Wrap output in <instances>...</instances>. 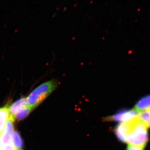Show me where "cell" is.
<instances>
[{
	"label": "cell",
	"instance_id": "cell-6",
	"mask_svg": "<svg viewBox=\"0 0 150 150\" xmlns=\"http://www.w3.org/2000/svg\"><path fill=\"white\" fill-rule=\"evenodd\" d=\"M134 109L138 112L150 109V94L141 98L134 105Z\"/></svg>",
	"mask_w": 150,
	"mask_h": 150
},
{
	"label": "cell",
	"instance_id": "cell-12",
	"mask_svg": "<svg viewBox=\"0 0 150 150\" xmlns=\"http://www.w3.org/2000/svg\"><path fill=\"white\" fill-rule=\"evenodd\" d=\"M1 137H0V144H1Z\"/></svg>",
	"mask_w": 150,
	"mask_h": 150
},
{
	"label": "cell",
	"instance_id": "cell-2",
	"mask_svg": "<svg viewBox=\"0 0 150 150\" xmlns=\"http://www.w3.org/2000/svg\"><path fill=\"white\" fill-rule=\"evenodd\" d=\"M58 85V81L53 79L38 86L26 98L28 107L32 110L37 107L57 88Z\"/></svg>",
	"mask_w": 150,
	"mask_h": 150
},
{
	"label": "cell",
	"instance_id": "cell-5",
	"mask_svg": "<svg viewBox=\"0 0 150 150\" xmlns=\"http://www.w3.org/2000/svg\"><path fill=\"white\" fill-rule=\"evenodd\" d=\"M15 119L9 116L1 137V144L3 146L11 143L12 134L13 131V123Z\"/></svg>",
	"mask_w": 150,
	"mask_h": 150
},
{
	"label": "cell",
	"instance_id": "cell-1",
	"mask_svg": "<svg viewBox=\"0 0 150 150\" xmlns=\"http://www.w3.org/2000/svg\"><path fill=\"white\" fill-rule=\"evenodd\" d=\"M122 124L126 144L135 146H147L149 140V128L138 116L130 121L123 122Z\"/></svg>",
	"mask_w": 150,
	"mask_h": 150
},
{
	"label": "cell",
	"instance_id": "cell-11",
	"mask_svg": "<svg viewBox=\"0 0 150 150\" xmlns=\"http://www.w3.org/2000/svg\"><path fill=\"white\" fill-rule=\"evenodd\" d=\"M0 146L2 150H15L14 148L11 143L5 146H3L1 144Z\"/></svg>",
	"mask_w": 150,
	"mask_h": 150
},
{
	"label": "cell",
	"instance_id": "cell-13",
	"mask_svg": "<svg viewBox=\"0 0 150 150\" xmlns=\"http://www.w3.org/2000/svg\"><path fill=\"white\" fill-rule=\"evenodd\" d=\"M149 110H150V109H149Z\"/></svg>",
	"mask_w": 150,
	"mask_h": 150
},
{
	"label": "cell",
	"instance_id": "cell-7",
	"mask_svg": "<svg viewBox=\"0 0 150 150\" xmlns=\"http://www.w3.org/2000/svg\"><path fill=\"white\" fill-rule=\"evenodd\" d=\"M9 116V105L0 108V137L1 136L4 129L6 122Z\"/></svg>",
	"mask_w": 150,
	"mask_h": 150
},
{
	"label": "cell",
	"instance_id": "cell-8",
	"mask_svg": "<svg viewBox=\"0 0 150 150\" xmlns=\"http://www.w3.org/2000/svg\"><path fill=\"white\" fill-rule=\"evenodd\" d=\"M11 143L15 150H21L23 147V142L17 132L13 131L11 139Z\"/></svg>",
	"mask_w": 150,
	"mask_h": 150
},
{
	"label": "cell",
	"instance_id": "cell-9",
	"mask_svg": "<svg viewBox=\"0 0 150 150\" xmlns=\"http://www.w3.org/2000/svg\"><path fill=\"white\" fill-rule=\"evenodd\" d=\"M138 117L148 128H150V110H144L139 112Z\"/></svg>",
	"mask_w": 150,
	"mask_h": 150
},
{
	"label": "cell",
	"instance_id": "cell-10",
	"mask_svg": "<svg viewBox=\"0 0 150 150\" xmlns=\"http://www.w3.org/2000/svg\"><path fill=\"white\" fill-rule=\"evenodd\" d=\"M146 146H135L128 144L126 150H145Z\"/></svg>",
	"mask_w": 150,
	"mask_h": 150
},
{
	"label": "cell",
	"instance_id": "cell-3",
	"mask_svg": "<svg viewBox=\"0 0 150 150\" xmlns=\"http://www.w3.org/2000/svg\"><path fill=\"white\" fill-rule=\"evenodd\" d=\"M9 115L15 120H21L29 114L32 109L28 105L26 98L22 97L9 106Z\"/></svg>",
	"mask_w": 150,
	"mask_h": 150
},
{
	"label": "cell",
	"instance_id": "cell-4",
	"mask_svg": "<svg viewBox=\"0 0 150 150\" xmlns=\"http://www.w3.org/2000/svg\"><path fill=\"white\" fill-rule=\"evenodd\" d=\"M139 112L133 108L131 109H123L119 110L115 114L103 118V121L109 122H118L123 123L130 121L138 116Z\"/></svg>",
	"mask_w": 150,
	"mask_h": 150
}]
</instances>
